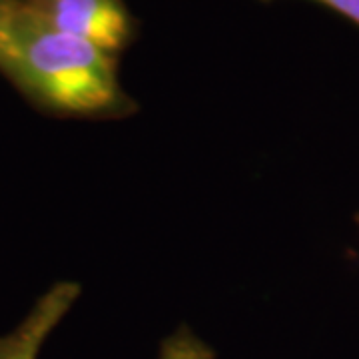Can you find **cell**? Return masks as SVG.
I'll use <instances>...</instances> for the list:
<instances>
[{"instance_id":"6da1fadb","label":"cell","mask_w":359,"mask_h":359,"mask_svg":"<svg viewBox=\"0 0 359 359\" xmlns=\"http://www.w3.org/2000/svg\"><path fill=\"white\" fill-rule=\"evenodd\" d=\"M0 70L44 114L118 120L138 110L114 54L54 28L26 2L13 0L0 16Z\"/></svg>"},{"instance_id":"7a4b0ae2","label":"cell","mask_w":359,"mask_h":359,"mask_svg":"<svg viewBox=\"0 0 359 359\" xmlns=\"http://www.w3.org/2000/svg\"><path fill=\"white\" fill-rule=\"evenodd\" d=\"M26 4L54 28L114 56L136 36V20L124 0H30Z\"/></svg>"},{"instance_id":"3957f363","label":"cell","mask_w":359,"mask_h":359,"mask_svg":"<svg viewBox=\"0 0 359 359\" xmlns=\"http://www.w3.org/2000/svg\"><path fill=\"white\" fill-rule=\"evenodd\" d=\"M82 294L78 282H56L34 302L13 332L0 335V359H39L46 339Z\"/></svg>"},{"instance_id":"277c9868","label":"cell","mask_w":359,"mask_h":359,"mask_svg":"<svg viewBox=\"0 0 359 359\" xmlns=\"http://www.w3.org/2000/svg\"><path fill=\"white\" fill-rule=\"evenodd\" d=\"M158 359H216V351L188 325H180L174 334L162 339Z\"/></svg>"},{"instance_id":"5b68a950","label":"cell","mask_w":359,"mask_h":359,"mask_svg":"<svg viewBox=\"0 0 359 359\" xmlns=\"http://www.w3.org/2000/svg\"><path fill=\"white\" fill-rule=\"evenodd\" d=\"M318 4H323L325 8L334 11L339 16L347 18L349 22L359 26V0H313Z\"/></svg>"},{"instance_id":"8992f818","label":"cell","mask_w":359,"mask_h":359,"mask_svg":"<svg viewBox=\"0 0 359 359\" xmlns=\"http://www.w3.org/2000/svg\"><path fill=\"white\" fill-rule=\"evenodd\" d=\"M13 0H0V16L4 14V11L8 8V4H11Z\"/></svg>"},{"instance_id":"52a82bcc","label":"cell","mask_w":359,"mask_h":359,"mask_svg":"<svg viewBox=\"0 0 359 359\" xmlns=\"http://www.w3.org/2000/svg\"><path fill=\"white\" fill-rule=\"evenodd\" d=\"M355 224H358V228H359V212L355 214Z\"/></svg>"}]
</instances>
